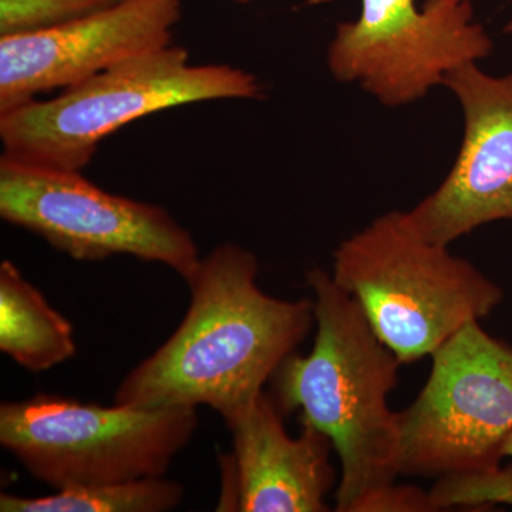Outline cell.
Instances as JSON below:
<instances>
[{
	"label": "cell",
	"instance_id": "cell-17",
	"mask_svg": "<svg viewBox=\"0 0 512 512\" xmlns=\"http://www.w3.org/2000/svg\"><path fill=\"white\" fill-rule=\"evenodd\" d=\"M237 2H251V0H237Z\"/></svg>",
	"mask_w": 512,
	"mask_h": 512
},
{
	"label": "cell",
	"instance_id": "cell-7",
	"mask_svg": "<svg viewBox=\"0 0 512 512\" xmlns=\"http://www.w3.org/2000/svg\"><path fill=\"white\" fill-rule=\"evenodd\" d=\"M0 217L77 261L128 255L190 282L201 264L190 232L158 205L110 194L82 171L0 158Z\"/></svg>",
	"mask_w": 512,
	"mask_h": 512
},
{
	"label": "cell",
	"instance_id": "cell-14",
	"mask_svg": "<svg viewBox=\"0 0 512 512\" xmlns=\"http://www.w3.org/2000/svg\"><path fill=\"white\" fill-rule=\"evenodd\" d=\"M123 2L126 0H0V36L60 28Z\"/></svg>",
	"mask_w": 512,
	"mask_h": 512
},
{
	"label": "cell",
	"instance_id": "cell-9",
	"mask_svg": "<svg viewBox=\"0 0 512 512\" xmlns=\"http://www.w3.org/2000/svg\"><path fill=\"white\" fill-rule=\"evenodd\" d=\"M463 141L450 173L407 217L421 237L450 247L491 222H512V72L485 73L468 63L447 74Z\"/></svg>",
	"mask_w": 512,
	"mask_h": 512
},
{
	"label": "cell",
	"instance_id": "cell-6",
	"mask_svg": "<svg viewBox=\"0 0 512 512\" xmlns=\"http://www.w3.org/2000/svg\"><path fill=\"white\" fill-rule=\"evenodd\" d=\"M430 357L429 379L399 413L400 476L500 466L512 434V348L473 322Z\"/></svg>",
	"mask_w": 512,
	"mask_h": 512
},
{
	"label": "cell",
	"instance_id": "cell-10",
	"mask_svg": "<svg viewBox=\"0 0 512 512\" xmlns=\"http://www.w3.org/2000/svg\"><path fill=\"white\" fill-rule=\"evenodd\" d=\"M181 0H126L60 28L0 36V114L171 45Z\"/></svg>",
	"mask_w": 512,
	"mask_h": 512
},
{
	"label": "cell",
	"instance_id": "cell-13",
	"mask_svg": "<svg viewBox=\"0 0 512 512\" xmlns=\"http://www.w3.org/2000/svg\"><path fill=\"white\" fill-rule=\"evenodd\" d=\"M184 488L164 477L57 490L46 497L28 498L3 493L2 512H165L175 510Z\"/></svg>",
	"mask_w": 512,
	"mask_h": 512
},
{
	"label": "cell",
	"instance_id": "cell-2",
	"mask_svg": "<svg viewBox=\"0 0 512 512\" xmlns=\"http://www.w3.org/2000/svg\"><path fill=\"white\" fill-rule=\"evenodd\" d=\"M316 336L276 372L282 412L322 431L340 461L339 512H390L400 476L399 413L389 396L402 366L377 338L355 299L320 268L308 272Z\"/></svg>",
	"mask_w": 512,
	"mask_h": 512
},
{
	"label": "cell",
	"instance_id": "cell-3",
	"mask_svg": "<svg viewBox=\"0 0 512 512\" xmlns=\"http://www.w3.org/2000/svg\"><path fill=\"white\" fill-rule=\"evenodd\" d=\"M330 275L402 365L433 355L504 298L476 266L421 237L406 211L387 212L345 239Z\"/></svg>",
	"mask_w": 512,
	"mask_h": 512
},
{
	"label": "cell",
	"instance_id": "cell-8",
	"mask_svg": "<svg viewBox=\"0 0 512 512\" xmlns=\"http://www.w3.org/2000/svg\"><path fill=\"white\" fill-rule=\"evenodd\" d=\"M494 43L471 0H362L355 22L336 26L329 72L356 83L384 107L409 106L443 86L448 73L478 63Z\"/></svg>",
	"mask_w": 512,
	"mask_h": 512
},
{
	"label": "cell",
	"instance_id": "cell-11",
	"mask_svg": "<svg viewBox=\"0 0 512 512\" xmlns=\"http://www.w3.org/2000/svg\"><path fill=\"white\" fill-rule=\"evenodd\" d=\"M285 413L265 392L227 424L232 448L220 458V512H325L335 483L332 441L311 424L298 437L285 429Z\"/></svg>",
	"mask_w": 512,
	"mask_h": 512
},
{
	"label": "cell",
	"instance_id": "cell-12",
	"mask_svg": "<svg viewBox=\"0 0 512 512\" xmlns=\"http://www.w3.org/2000/svg\"><path fill=\"white\" fill-rule=\"evenodd\" d=\"M0 350L32 373L62 365L77 352L72 323L10 261L0 264Z\"/></svg>",
	"mask_w": 512,
	"mask_h": 512
},
{
	"label": "cell",
	"instance_id": "cell-4",
	"mask_svg": "<svg viewBox=\"0 0 512 512\" xmlns=\"http://www.w3.org/2000/svg\"><path fill=\"white\" fill-rule=\"evenodd\" d=\"M254 74L227 66H192L184 47L128 57L64 89L0 114L3 156L22 163L82 171L104 138L157 111L224 99H259Z\"/></svg>",
	"mask_w": 512,
	"mask_h": 512
},
{
	"label": "cell",
	"instance_id": "cell-1",
	"mask_svg": "<svg viewBox=\"0 0 512 512\" xmlns=\"http://www.w3.org/2000/svg\"><path fill=\"white\" fill-rule=\"evenodd\" d=\"M258 274V259L241 245L221 244L205 255L187 284L183 322L124 377L116 403L207 406L225 424L247 413L315 323L313 299L274 298L259 288Z\"/></svg>",
	"mask_w": 512,
	"mask_h": 512
},
{
	"label": "cell",
	"instance_id": "cell-5",
	"mask_svg": "<svg viewBox=\"0 0 512 512\" xmlns=\"http://www.w3.org/2000/svg\"><path fill=\"white\" fill-rule=\"evenodd\" d=\"M195 407L141 409L39 396L0 406V444L53 490L164 477L198 427Z\"/></svg>",
	"mask_w": 512,
	"mask_h": 512
},
{
	"label": "cell",
	"instance_id": "cell-15",
	"mask_svg": "<svg viewBox=\"0 0 512 512\" xmlns=\"http://www.w3.org/2000/svg\"><path fill=\"white\" fill-rule=\"evenodd\" d=\"M434 510L454 507L512 505V467H491L441 477L429 491Z\"/></svg>",
	"mask_w": 512,
	"mask_h": 512
},
{
	"label": "cell",
	"instance_id": "cell-16",
	"mask_svg": "<svg viewBox=\"0 0 512 512\" xmlns=\"http://www.w3.org/2000/svg\"><path fill=\"white\" fill-rule=\"evenodd\" d=\"M504 457H512V434L504 447Z\"/></svg>",
	"mask_w": 512,
	"mask_h": 512
}]
</instances>
